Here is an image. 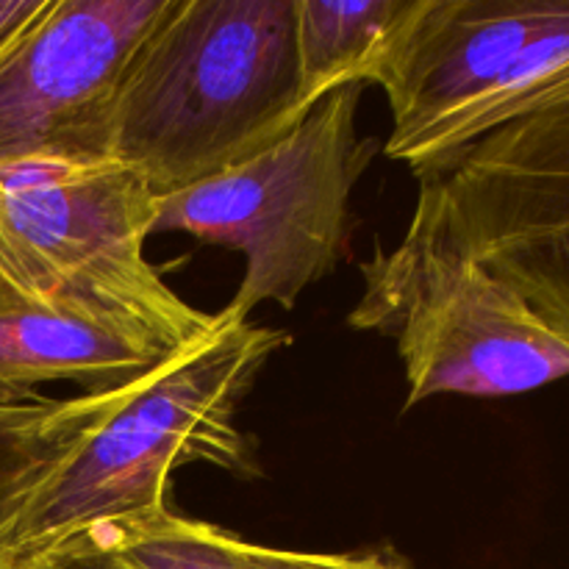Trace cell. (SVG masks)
Instances as JSON below:
<instances>
[{"mask_svg": "<svg viewBox=\"0 0 569 569\" xmlns=\"http://www.w3.org/2000/svg\"><path fill=\"white\" fill-rule=\"evenodd\" d=\"M170 356L131 333L22 298L0 281V406L33 403L48 383H72L81 395L120 392Z\"/></svg>", "mask_w": 569, "mask_h": 569, "instance_id": "9", "label": "cell"}, {"mask_svg": "<svg viewBox=\"0 0 569 569\" xmlns=\"http://www.w3.org/2000/svg\"><path fill=\"white\" fill-rule=\"evenodd\" d=\"M172 0H61L0 70V161L111 159V109Z\"/></svg>", "mask_w": 569, "mask_h": 569, "instance_id": "8", "label": "cell"}, {"mask_svg": "<svg viewBox=\"0 0 569 569\" xmlns=\"http://www.w3.org/2000/svg\"><path fill=\"white\" fill-rule=\"evenodd\" d=\"M11 569H122L111 556L103 550L92 548V545H67V548L53 550V553L42 556V559L26 561L20 567Z\"/></svg>", "mask_w": 569, "mask_h": 569, "instance_id": "14", "label": "cell"}, {"mask_svg": "<svg viewBox=\"0 0 569 569\" xmlns=\"http://www.w3.org/2000/svg\"><path fill=\"white\" fill-rule=\"evenodd\" d=\"M569 70V0H420L372 83L415 176L526 114Z\"/></svg>", "mask_w": 569, "mask_h": 569, "instance_id": "5", "label": "cell"}, {"mask_svg": "<svg viewBox=\"0 0 569 569\" xmlns=\"http://www.w3.org/2000/svg\"><path fill=\"white\" fill-rule=\"evenodd\" d=\"M309 111L295 0H172L122 76L111 159L161 198L253 159Z\"/></svg>", "mask_w": 569, "mask_h": 569, "instance_id": "2", "label": "cell"}, {"mask_svg": "<svg viewBox=\"0 0 569 569\" xmlns=\"http://www.w3.org/2000/svg\"><path fill=\"white\" fill-rule=\"evenodd\" d=\"M361 87H337L253 159L156 203L153 233L183 231L244 256V276L226 306L237 320L259 303L295 309L311 283L337 270L350 194L376 156V142L356 133Z\"/></svg>", "mask_w": 569, "mask_h": 569, "instance_id": "4", "label": "cell"}, {"mask_svg": "<svg viewBox=\"0 0 569 569\" xmlns=\"http://www.w3.org/2000/svg\"><path fill=\"white\" fill-rule=\"evenodd\" d=\"M144 178L117 159L0 161V281L37 303L181 353L214 328L144 256Z\"/></svg>", "mask_w": 569, "mask_h": 569, "instance_id": "3", "label": "cell"}, {"mask_svg": "<svg viewBox=\"0 0 569 569\" xmlns=\"http://www.w3.org/2000/svg\"><path fill=\"white\" fill-rule=\"evenodd\" d=\"M61 0H0V70L31 42Z\"/></svg>", "mask_w": 569, "mask_h": 569, "instance_id": "13", "label": "cell"}, {"mask_svg": "<svg viewBox=\"0 0 569 569\" xmlns=\"http://www.w3.org/2000/svg\"><path fill=\"white\" fill-rule=\"evenodd\" d=\"M420 0H295L306 103L345 83L372 81Z\"/></svg>", "mask_w": 569, "mask_h": 569, "instance_id": "10", "label": "cell"}, {"mask_svg": "<svg viewBox=\"0 0 569 569\" xmlns=\"http://www.w3.org/2000/svg\"><path fill=\"white\" fill-rule=\"evenodd\" d=\"M89 395L0 406V503L9 489L48 453L56 439L83 415Z\"/></svg>", "mask_w": 569, "mask_h": 569, "instance_id": "12", "label": "cell"}, {"mask_svg": "<svg viewBox=\"0 0 569 569\" xmlns=\"http://www.w3.org/2000/svg\"><path fill=\"white\" fill-rule=\"evenodd\" d=\"M417 178L406 237L483 261L569 342V70L526 114Z\"/></svg>", "mask_w": 569, "mask_h": 569, "instance_id": "7", "label": "cell"}, {"mask_svg": "<svg viewBox=\"0 0 569 569\" xmlns=\"http://www.w3.org/2000/svg\"><path fill=\"white\" fill-rule=\"evenodd\" d=\"M70 545H92L122 569H348L356 559V553H295L250 545L222 528L183 520L172 511Z\"/></svg>", "mask_w": 569, "mask_h": 569, "instance_id": "11", "label": "cell"}, {"mask_svg": "<svg viewBox=\"0 0 569 569\" xmlns=\"http://www.w3.org/2000/svg\"><path fill=\"white\" fill-rule=\"evenodd\" d=\"M289 337L226 309L203 339L133 387L89 395L83 415L0 503V569L170 511L178 467L256 476L237 411Z\"/></svg>", "mask_w": 569, "mask_h": 569, "instance_id": "1", "label": "cell"}, {"mask_svg": "<svg viewBox=\"0 0 569 569\" xmlns=\"http://www.w3.org/2000/svg\"><path fill=\"white\" fill-rule=\"evenodd\" d=\"M348 569H403L395 559H387V556L378 553H356L353 565Z\"/></svg>", "mask_w": 569, "mask_h": 569, "instance_id": "15", "label": "cell"}, {"mask_svg": "<svg viewBox=\"0 0 569 569\" xmlns=\"http://www.w3.org/2000/svg\"><path fill=\"white\" fill-rule=\"evenodd\" d=\"M348 322L395 337L409 400L509 398L569 378V342L483 261L403 237L361 264Z\"/></svg>", "mask_w": 569, "mask_h": 569, "instance_id": "6", "label": "cell"}]
</instances>
